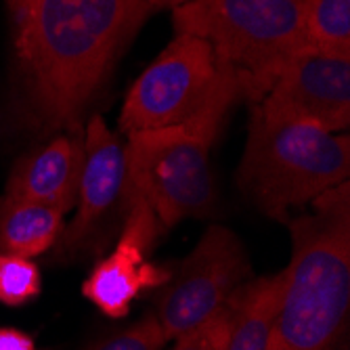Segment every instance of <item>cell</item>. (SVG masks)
<instances>
[{
	"mask_svg": "<svg viewBox=\"0 0 350 350\" xmlns=\"http://www.w3.org/2000/svg\"><path fill=\"white\" fill-rule=\"evenodd\" d=\"M27 111L42 135H82L84 111L147 21V0H5Z\"/></svg>",
	"mask_w": 350,
	"mask_h": 350,
	"instance_id": "obj_1",
	"label": "cell"
},
{
	"mask_svg": "<svg viewBox=\"0 0 350 350\" xmlns=\"http://www.w3.org/2000/svg\"><path fill=\"white\" fill-rule=\"evenodd\" d=\"M350 183L312 200L314 212L288 218L292 260L275 321L273 350H348Z\"/></svg>",
	"mask_w": 350,
	"mask_h": 350,
	"instance_id": "obj_2",
	"label": "cell"
},
{
	"mask_svg": "<svg viewBox=\"0 0 350 350\" xmlns=\"http://www.w3.org/2000/svg\"><path fill=\"white\" fill-rule=\"evenodd\" d=\"M350 176V139L302 122H267L252 111L237 183L267 216L288 222Z\"/></svg>",
	"mask_w": 350,
	"mask_h": 350,
	"instance_id": "obj_3",
	"label": "cell"
},
{
	"mask_svg": "<svg viewBox=\"0 0 350 350\" xmlns=\"http://www.w3.org/2000/svg\"><path fill=\"white\" fill-rule=\"evenodd\" d=\"M172 23L176 34L210 42L216 61L239 76L254 101L308 44L302 0H191L172 9Z\"/></svg>",
	"mask_w": 350,
	"mask_h": 350,
	"instance_id": "obj_4",
	"label": "cell"
},
{
	"mask_svg": "<svg viewBox=\"0 0 350 350\" xmlns=\"http://www.w3.org/2000/svg\"><path fill=\"white\" fill-rule=\"evenodd\" d=\"M222 120L218 107L202 105L183 124L126 135V202H147L164 229L212 214L216 187L210 149Z\"/></svg>",
	"mask_w": 350,
	"mask_h": 350,
	"instance_id": "obj_5",
	"label": "cell"
},
{
	"mask_svg": "<svg viewBox=\"0 0 350 350\" xmlns=\"http://www.w3.org/2000/svg\"><path fill=\"white\" fill-rule=\"evenodd\" d=\"M216 76L218 61L210 42L176 34L126 94L120 131L131 135L183 124L204 105Z\"/></svg>",
	"mask_w": 350,
	"mask_h": 350,
	"instance_id": "obj_6",
	"label": "cell"
},
{
	"mask_svg": "<svg viewBox=\"0 0 350 350\" xmlns=\"http://www.w3.org/2000/svg\"><path fill=\"white\" fill-rule=\"evenodd\" d=\"M250 277V260L239 237L220 225L206 229L193 252L178 265L162 294L155 317L166 340L193 329L225 304Z\"/></svg>",
	"mask_w": 350,
	"mask_h": 350,
	"instance_id": "obj_7",
	"label": "cell"
},
{
	"mask_svg": "<svg viewBox=\"0 0 350 350\" xmlns=\"http://www.w3.org/2000/svg\"><path fill=\"white\" fill-rule=\"evenodd\" d=\"M267 122H302L327 133L350 126V57L306 44L254 107Z\"/></svg>",
	"mask_w": 350,
	"mask_h": 350,
	"instance_id": "obj_8",
	"label": "cell"
},
{
	"mask_svg": "<svg viewBox=\"0 0 350 350\" xmlns=\"http://www.w3.org/2000/svg\"><path fill=\"white\" fill-rule=\"evenodd\" d=\"M126 143L109 131L99 113H92L84 129V168L76 216L57 239L61 256L74 258L97 247L113 214L120 210L126 214Z\"/></svg>",
	"mask_w": 350,
	"mask_h": 350,
	"instance_id": "obj_9",
	"label": "cell"
},
{
	"mask_svg": "<svg viewBox=\"0 0 350 350\" xmlns=\"http://www.w3.org/2000/svg\"><path fill=\"white\" fill-rule=\"evenodd\" d=\"M166 231L147 202L131 198L126 206L122 233L111 254L92 269L82 285V294L103 314L122 319L135 298L145 290H157L168 283L170 273L149 262L157 237Z\"/></svg>",
	"mask_w": 350,
	"mask_h": 350,
	"instance_id": "obj_10",
	"label": "cell"
},
{
	"mask_svg": "<svg viewBox=\"0 0 350 350\" xmlns=\"http://www.w3.org/2000/svg\"><path fill=\"white\" fill-rule=\"evenodd\" d=\"M82 168L84 133L57 135L15 164L5 196L38 202L66 214L76 210Z\"/></svg>",
	"mask_w": 350,
	"mask_h": 350,
	"instance_id": "obj_11",
	"label": "cell"
},
{
	"mask_svg": "<svg viewBox=\"0 0 350 350\" xmlns=\"http://www.w3.org/2000/svg\"><path fill=\"white\" fill-rule=\"evenodd\" d=\"M283 285L285 269L275 275L247 279L231 296L233 317L227 350H273Z\"/></svg>",
	"mask_w": 350,
	"mask_h": 350,
	"instance_id": "obj_12",
	"label": "cell"
},
{
	"mask_svg": "<svg viewBox=\"0 0 350 350\" xmlns=\"http://www.w3.org/2000/svg\"><path fill=\"white\" fill-rule=\"evenodd\" d=\"M63 233V214L51 206L23 198L0 200V254L34 258Z\"/></svg>",
	"mask_w": 350,
	"mask_h": 350,
	"instance_id": "obj_13",
	"label": "cell"
},
{
	"mask_svg": "<svg viewBox=\"0 0 350 350\" xmlns=\"http://www.w3.org/2000/svg\"><path fill=\"white\" fill-rule=\"evenodd\" d=\"M302 19L310 46L350 57V0H302Z\"/></svg>",
	"mask_w": 350,
	"mask_h": 350,
	"instance_id": "obj_14",
	"label": "cell"
},
{
	"mask_svg": "<svg viewBox=\"0 0 350 350\" xmlns=\"http://www.w3.org/2000/svg\"><path fill=\"white\" fill-rule=\"evenodd\" d=\"M40 294V269L23 256L0 254V302L21 306Z\"/></svg>",
	"mask_w": 350,
	"mask_h": 350,
	"instance_id": "obj_15",
	"label": "cell"
},
{
	"mask_svg": "<svg viewBox=\"0 0 350 350\" xmlns=\"http://www.w3.org/2000/svg\"><path fill=\"white\" fill-rule=\"evenodd\" d=\"M166 344L168 340L155 312H147L137 323L107 336L86 350H164Z\"/></svg>",
	"mask_w": 350,
	"mask_h": 350,
	"instance_id": "obj_16",
	"label": "cell"
},
{
	"mask_svg": "<svg viewBox=\"0 0 350 350\" xmlns=\"http://www.w3.org/2000/svg\"><path fill=\"white\" fill-rule=\"evenodd\" d=\"M231 317H233V304L229 298L206 321L178 336L174 340L172 350H227Z\"/></svg>",
	"mask_w": 350,
	"mask_h": 350,
	"instance_id": "obj_17",
	"label": "cell"
},
{
	"mask_svg": "<svg viewBox=\"0 0 350 350\" xmlns=\"http://www.w3.org/2000/svg\"><path fill=\"white\" fill-rule=\"evenodd\" d=\"M0 350H36V344L19 329L0 327Z\"/></svg>",
	"mask_w": 350,
	"mask_h": 350,
	"instance_id": "obj_18",
	"label": "cell"
},
{
	"mask_svg": "<svg viewBox=\"0 0 350 350\" xmlns=\"http://www.w3.org/2000/svg\"><path fill=\"white\" fill-rule=\"evenodd\" d=\"M151 9H176L180 5H187L191 0H147Z\"/></svg>",
	"mask_w": 350,
	"mask_h": 350,
	"instance_id": "obj_19",
	"label": "cell"
}]
</instances>
